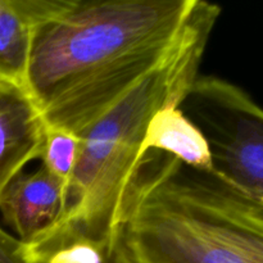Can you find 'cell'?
Listing matches in <instances>:
<instances>
[{"mask_svg": "<svg viewBox=\"0 0 263 263\" xmlns=\"http://www.w3.org/2000/svg\"><path fill=\"white\" fill-rule=\"evenodd\" d=\"M211 3L57 0L35 28L25 90L48 128L80 136L186 43Z\"/></svg>", "mask_w": 263, "mask_h": 263, "instance_id": "6da1fadb", "label": "cell"}, {"mask_svg": "<svg viewBox=\"0 0 263 263\" xmlns=\"http://www.w3.org/2000/svg\"><path fill=\"white\" fill-rule=\"evenodd\" d=\"M115 233L133 263H263V203L161 152L136 164Z\"/></svg>", "mask_w": 263, "mask_h": 263, "instance_id": "7a4b0ae2", "label": "cell"}, {"mask_svg": "<svg viewBox=\"0 0 263 263\" xmlns=\"http://www.w3.org/2000/svg\"><path fill=\"white\" fill-rule=\"evenodd\" d=\"M220 14L221 8L211 4L171 61L80 135L79 161L67 187L63 222L92 240L112 236L123 192L141 158L149 125L164 107L179 105L199 76L203 54Z\"/></svg>", "mask_w": 263, "mask_h": 263, "instance_id": "3957f363", "label": "cell"}, {"mask_svg": "<svg viewBox=\"0 0 263 263\" xmlns=\"http://www.w3.org/2000/svg\"><path fill=\"white\" fill-rule=\"evenodd\" d=\"M205 138L213 171L263 203V108L238 85L198 76L179 104Z\"/></svg>", "mask_w": 263, "mask_h": 263, "instance_id": "277c9868", "label": "cell"}, {"mask_svg": "<svg viewBox=\"0 0 263 263\" xmlns=\"http://www.w3.org/2000/svg\"><path fill=\"white\" fill-rule=\"evenodd\" d=\"M67 185L40 166L21 172L0 195L5 225L25 246H32L61 225L66 217Z\"/></svg>", "mask_w": 263, "mask_h": 263, "instance_id": "5b68a950", "label": "cell"}, {"mask_svg": "<svg viewBox=\"0 0 263 263\" xmlns=\"http://www.w3.org/2000/svg\"><path fill=\"white\" fill-rule=\"evenodd\" d=\"M46 131L28 92L0 80V195L28 162L40 158Z\"/></svg>", "mask_w": 263, "mask_h": 263, "instance_id": "8992f818", "label": "cell"}, {"mask_svg": "<svg viewBox=\"0 0 263 263\" xmlns=\"http://www.w3.org/2000/svg\"><path fill=\"white\" fill-rule=\"evenodd\" d=\"M57 0H0V80L25 89L35 28Z\"/></svg>", "mask_w": 263, "mask_h": 263, "instance_id": "52a82bcc", "label": "cell"}, {"mask_svg": "<svg viewBox=\"0 0 263 263\" xmlns=\"http://www.w3.org/2000/svg\"><path fill=\"white\" fill-rule=\"evenodd\" d=\"M149 151L170 154L194 168L213 170L207 140L179 105H167L153 117L141 156Z\"/></svg>", "mask_w": 263, "mask_h": 263, "instance_id": "ba28073f", "label": "cell"}, {"mask_svg": "<svg viewBox=\"0 0 263 263\" xmlns=\"http://www.w3.org/2000/svg\"><path fill=\"white\" fill-rule=\"evenodd\" d=\"M27 247L35 263H133L115 231L107 240L97 241L67 222Z\"/></svg>", "mask_w": 263, "mask_h": 263, "instance_id": "9c48e42d", "label": "cell"}, {"mask_svg": "<svg viewBox=\"0 0 263 263\" xmlns=\"http://www.w3.org/2000/svg\"><path fill=\"white\" fill-rule=\"evenodd\" d=\"M81 139L62 130L48 128L41 152V167L68 187L79 161Z\"/></svg>", "mask_w": 263, "mask_h": 263, "instance_id": "30bf717a", "label": "cell"}, {"mask_svg": "<svg viewBox=\"0 0 263 263\" xmlns=\"http://www.w3.org/2000/svg\"><path fill=\"white\" fill-rule=\"evenodd\" d=\"M0 263H35L27 246L0 229Z\"/></svg>", "mask_w": 263, "mask_h": 263, "instance_id": "8fae6325", "label": "cell"}]
</instances>
